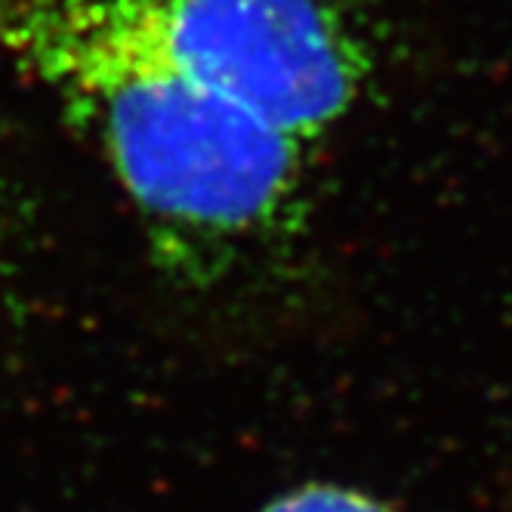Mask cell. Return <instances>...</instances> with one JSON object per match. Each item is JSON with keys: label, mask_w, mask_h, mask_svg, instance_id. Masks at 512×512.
<instances>
[{"label": "cell", "mask_w": 512, "mask_h": 512, "mask_svg": "<svg viewBox=\"0 0 512 512\" xmlns=\"http://www.w3.org/2000/svg\"><path fill=\"white\" fill-rule=\"evenodd\" d=\"M260 512H395L383 500L343 485H303L275 497Z\"/></svg>", "instance_id": "3957f363"}, {"label": "cell", "mask_w": 512, "mask_h": 512, "mask_svg": "<svg viewBox=\"0 0 512 512\" xmlns=\"http://www.w3.org/2000/svg\"><path fill=\"white\" fill-rule=\"evenodd\" d=\"M0 56L96 142L173 263L213 269L294 226L309 145L62 0H0Z\"/></svg>", "instance_id": "6da1fadb"}, {"label": "cell", "mask_w": 512, "mask_h": 512, "mask_svg": "<svg viewBox=\"0 0 512 512\" xmlns=\"http://www.w3.org/2000/svg\"><path fill=\"white\" fill-rule=\"evenodd\" d=\"M186 81L315 149L374 68L361 0H62Z\"/></svg>", "instance_id": "7a4b0ae2"}]
</instances>
